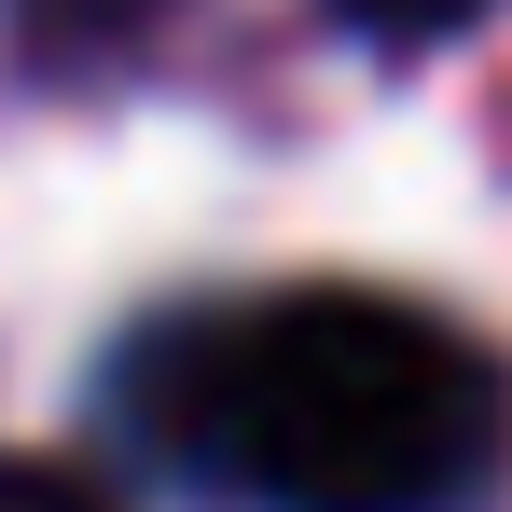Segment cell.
I'll return each mask as SVG.
<instances>
[{
	"label": "cell",
	"instance_id": "obj_1",
	"mask_svg": "<svg viewBox=\"0 0 512 512\" xmlns=\"http://www.w3.org/2000/svg\"><path fill=\"white\" fill-rule=\"evenodd\" d=\"M125 416H153L208 499L250 512H471L512 443V388L429 305L277 291L153 333Z\"/></svg>",
	"mask_w": 512,
	"mask_h": 512
},
{
	"label": "cell",
	"instance_id": "obj_2",
	"mask_svg": "<svg viewBox=\"0 0 512 512\" xmlns=\"http://www.w3.org/2000/svg\"><path fill=\"white\" fill-rule=\"evenodd\" d=\"M153 14L167 0H14V42L42 70H111L125 42H153Z\"/></svg>",
	"mask_w": 512,
	"mask_h": 512
},
{
	"label": "cell",
	"instance_id": "obj_3",
	"mask_svg": "<svg viewBox=\"0 0 512 512\" xmlns=\"http://www.w3.org/2000/svg\"><path fill=\"white\" fill-rule=\"evenodd\" d=\"M360 42H457V28H485L499 0H333Z\"/></svg>",
	"mask_w": 512,
	"mask_h": 512
},
{
	"label": "cell",
	"instance_id": "obj_4",
	"mask_svg": "<svg viewBox=\"0 0 512 512\" xmlns=\"http://www.w3.org/2000/svg\"><path fill=\"white\" fill-rule=\"evenodd\" d=\"M0 512H125V499L70 457H0Z\"/></svg>",
	"mask_w": 512,
	"mask_h": 512
}]
</instances>
